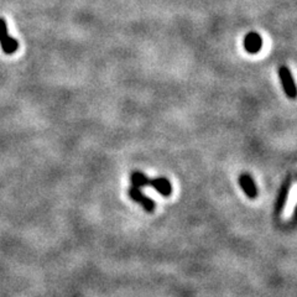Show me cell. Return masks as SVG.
Returning <instances> with one entry per match:
<instances>
[{
	"label": "cell",
	"mask_w": 297,
	"mask_h": 297,
	"mask_svg": "<svg viewBox=\"0 0 297 297\" xmlns=\"http://www.w3.org/2000/svg\"><path fill=\"white\" fill-rule=\"evenodd\" d=\"M0 45H1L4 53H6V55H12L19 48V42L9 35L6 22L2 17H0Z\"/></svg>",
	"instance_id": "obj_2"
},
{
	"label": "cell",
	"mask_w": 297,
	"mask_h": 297,
	"mask_svg": "<svg viewBox=\"0 0 297 297\" xmlns=\"http://www.w3.org/2000/svg\"><path fill=\"white\" fill-rule=\"evenodd\" d=\"M263 47V38L258 32H249L244 37V48L250 55L258 53Z\"/></svg>",
	"instance_id": "obj_6"
},
{
	"label": "cell",
	"mask_w": 297,
	"mask_h": 297,
	"mask_svg": "<svg viewBox=\"0 0 297 297\" xmlns=\"http://www.w3.org/2000/svg\"><path fill=\"white\" fill-rule=\"evenodd\" d=\"M239 185L242 187L243 192L247 194L248 198L255 199L258 197V187L255 185L254 180H253L252 175L249 173H242L239 176Z\"/></svg>",
	"instance_id": "obj_5"
},
{
	"label": "cell",
	"mask_w": 297,
	"mask_h": 297,
	"mask_svg": "<svg viewBox=\"0 0 297 297\" xmlns=\"http://www.w3.org/2000/svg\"><path fill=\"white\" fill-rule=\"evenodd\" d=\"M148 180L150 178L145 175L142 171H134V172L130 175V181H132L133 187H137V188H142V187L148 186Z\"/></svg>",
	"instance_id": "obj_8"
},
{
	"label": "cell",
	"mask_w": 297,
	"mask_h": 297,
	"mask_svg": "<svg viewBox=\"0 0 297 297\" xmlns=\"http://www.w3.org/2000/svg\"><path fill=\"white\" fill-rule=\"evenodd\" d=\"M148 186L152 187L156 192L161 194L163 197H168L172 193V185H171L170 181L166 177H156L152 178V180H148Z\"/></svg>",
	"instance_id": "obj_7"
},
{
	"label": "cell",
	"mask_w": 297,
	"mask_h": 297,
	"mask_svg": "<svg viewBox=\"0 0 297 297\" xmlns=\"http://www.w3.org/2000/svg\"><path fill=\"white\" fill-rule=\"evenodd\" d=\"M128 194H129V197L133 199V201L142 204V206L144 207L145 212H148V213H152V212L155 211V207H156L155 202H153L151 198H148L147 194L143 193L140 188H137V187L132 186L129 189H128Z\"/></svg>",
	"instance_id": "obj_4"
},
{
	"label": "cell",
	"mask_w": 297,
	"mask_h": 297,
	"mask_svg": "<svg viewBox=\"0 0 297 297\" xmlns=\"http://www.w3.org/2000/svg\"><path fill=\"white\" fill-rule=\"evenodd\" d=\"M291 185H293V176L289 173V175L285 177V180H284L280 189H279L278 196H276L275 207H274V217H275V218H279V217L281 216V213L284 212V208H285L286 206V202H288L289 193H290Z\"/></svg>",
	"instance_id": "obj_1"
},
{
	"label": "cell",
	"mask_w": 297,
	"mask_h": 297,
	"mask_svg": "<svg viewBox=\"0 0 297 297\" xmlns=\"http://www.w3.org/2000/svg\"><path fill=\"white\" fill-rule=\"evenodd\" d=\"M279 77H280L281 84H283L284 92H285L286 96L290 99H295L297 89L295 81H294V77L293 74H291V71L289 70L286 66H281V67L279 68Z\"/></svg>",
	"instance_id": "obj_3"
}]
</instances>
